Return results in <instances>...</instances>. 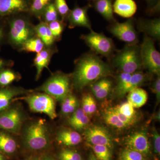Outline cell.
Wrapping results in <instances>:
<instances>
[{
    "instance_id": "cell-1",
    "label": "cell",
    "mask_w": 160,
    "mask_h": 160,
    "mask_svg": "<svg viewBox=\"0 0 160 160\" xmlns=\"http://www.w3.org/2000/svg\"><path fill=\"white\" fill-rule=\"evenodd\" d=\"M112 73L111 67L94 54L88 53L77 61L73 74V82L76 89H82L90 83L106 78Z\"/></svg>"
},
{
    "instance_id": "cell-2",
    "label": "cell",
    "mask_w": 160,
    "mask_h": 160,
    "mask_svg": "<svg viewBox=\"0 0 160 160\" xmlns=\"http://www.w3.org/2000/svg\"><path fill=\"white\" fill-rule=\"evenodd\" d=\"M25 146L32 151H40L47 148L50 143V133L43 120L32 123L26 128L24 135Z\"/></svg>"
},
{
    "instance_id": "cell-3",
    "label": "cell",
    "mask_w": 160,
    "mask_h": 160,
    "mask_svg": "<svg viewBox=\"0 0 160 160\" xmlns=\"http://www.w3.org/2000/svg\"><path fill=\"white\" fill-rule=\"evenodd\" d=\"M113 63L122 72L132 74L143 67L140 48L136 45H128L113 58Z\"/></svg>"
},
{
    "instance_id": "cell-4",
    "label": "cell",
    "mask_w": 160,
    "mask_h": 160,
    "mask_svg": "<svg viewBox=\"0 0 160 160\" xmlns=\"http://www.w3.org/2000/svg\"><path fill=\"white\" fill-rule=\"evenodd\" d=\"M9 26V41L16 48L21 49L26 41L36 34L34 26L25 18H14Z\"/></svg>"
},
{
    "instance_id": "cell-5",
    "label": "cell",
    "mask_w": 160,
    "mask_h": 160,
    "mask_svg": "<svg viewBox=\"0 0 160 160\" xmlns=\"http://www.w3.org/2000/svg\"><path fill=\"white\" fill-rule=\"evenodd\" d=\"M38 90L44 92L54 99L62 101L70 94V78L67 75L56 73L48 79Z\"/></svg>"
},
{
    "instance_id": "cell-6",
    "label": "cell",
    "mask_w": 160,
    "mask_h": 160,
    "mask_svg": "<svg viewBox=\"0 0 160 160\" xmlns=\"http://www.w3.org/2000/svg\"><path fill=\"white\" fill-rule=\"evenodd\" d=\"M143 66L151 73L160 75V54L151 38L146 36L140 48Z\"/></svg>"
},
{
    "instance_id": "cell-7",
    "label": "cell",
    "mask_w": 160,
    "mask_h": 160,
    "mask_svg": "<svg viewBox=\"0 0 160 160\" xmlns=\"http://www.w3.org/2000/svg\"><path fill=\"white\" fill-rule=\"evenodd\" d=\"M82 38L91 49L106 58L111 56L114 51L115 46L112 40L102 33L91 30L90 33L82 35Z\"/></svg>"
},
{
    "instance_id": "cell-8",
    "label": "cell",
    "mask_w": 160,
    "mask_h": 160,
    "mask_svg": "<svg viewBox=\"0 0 160 160\" xmlns=\"http://www.w3.org/2000/svg\"><path fill=\"white\" fill-rule=\"evenodd\" d=\"M25 100L32 111L44 113L51 119L57 117L55 102L49 95L45 93L32 95Z\"/></svg>"
},
{
    "instance_id": "cell-9",
    "label": "cell",
    "mask_w": 160,
    "mask_h": 160,
    "mask_svg": "<svg viewBox=\"0 0 160 160\" xmlns=\"http://www.w3.org/2000/svg\"><path fill=\"white\" fill-rule=\"evenodd\" d=\"M109 31L128 45H136L138 41L133 22L129 19L123 23L115 22L109 26Z\"/></svg>"
},
{
    "instance_id": "cell-10",
    "label": "cell",
    "mask_w": 160,
    "mask_h": 160,
    "mask_svg": "<svg viewBox=\"0 0 160 160\" xmlns=\"http://www.w3.org/2000/svg\"><path fill=\"white\" fill-rule=\"evenodd\" d=\"M84 136L88 144L104 146L112 149L113 142L111 135L104 127L93 126L88 127L85 130Z\"/></svg>"
},
{
    "instance_id": "cell-11",
    "label": "cell",
    "mask_w": 160,
    "mask_h": 160,
    "mask_svg": "<svg viewBox=\"0 0 160 160\" xmlns=\"http://www.w3.org/2000/svg\"><path fill=\"white\" fill-rule=\"evenodd\" d=\"M22 112L17 108L6 109L0 113V129L18 133L22 123Z\"/></svg>"
},
{
    "instance_id": "cell-12",
    "label": "cell",
    "mask_w": 160,
    "mask_h": 160,
    "mask_svg": "<svg viewBox=\"0 0 160 160\" xmlns=\"http://www.w3.org/2000/svg\"><path fill=\"white\" fill-rule=\"evenodd\" d=\"M126 148L138 152L148 156L151 153L150 145L146 132H137L128 136L124 139Z\"/></svg>"
},
{
    "instance_id": "cell-13",
    "label": "cell",
    "mask_w": 160,
    "mask_h": 160,
    "mask_svg": "<svg viewBox=\"0 0 160 160\" xmlns=\"http://www.w3.org/2000/svg\"><path fill=\"white\" fill-rule=\"evenodd\" d=\"M29 5L27 0H0V15H9L27 11Z\"/></svg>"
},
{
    "instance_id": "cell-14",
    "label": "cell",
    "mask_w": 160,
    "mask_h": 160,
    "mask_svg": "<svg viewBox=\"0 0 160 160\" xmlns=\"http://www.w3.org/2000/svg\"><path fill=\"white\" fill-rule=\"evenodd\" d=\"M68 20L69 28L79 26L86 27L92 30L91 24L87 16V10L85 8L75 7L69 12Z\"/></svg>"
},
{
    "instance_id": "cell-15",
    "label": "cell",
    "mask_w": 160,
    "mask_h": 160,
    "mask_svg": "<svg viewBox=\"0 0 160 160\" xmlns=\"http://www.w3.org/2000/svg\"><path fill=\"white\" fill-rule=\"evenodd\" d=\"M112 6L113 12L123 18H131L137 10L134 0H116Z\"/></svg>"
},
{
    "instance_id": "cell-16",
    "label": "cell",
    "mask_w": 160,
    "mask_h": 160,
    "mask_svg": "<svg viewBox=\"0 0 160 160\" xmlns=\"http://www.w3.org/2000/svg\"><path fill=\"white\" fill-rule=\"evenodd\" d=\"M56 139L60 145L72 146L78 145L82 139L81 135L75 130L64 129L58 133Z\"/></svg>"
},
{
    "instance_id": "cell-17",
    "label": "cell",
    "mask_w": 160,
    "mask_h": 160,
    "mask_svg": "<svg viewBox=\"0 0 160 160\" xmlns=\"http://www.w3.org/2000/svg\"><path fill=\"white\" fill-rule=\"evenodd\" d=\"M138 29L146 33L147 36L159 40L160 21L159 19L140 21L138 24Z\"/></svg>"
},
{
    "instance_id": "cell-18",
    "label": "cell",
    "mask_w": 160,
    "mask_h": 160,
    "mask_svg": "<svg viewBox=\"0 0 160 160\" xmlns=\"http://www.w3.org/2000/svg\"><path fill=\"white\" fill-rule=\"evenodd\" d=\"M50 49H44L42 51L37 53L33 63L36 68L37 73L36 79L39 78L43 69L47 68L53 52Z\"/></svg>"
},
{
    "instance_id": "cell-19",
    "label": "cell",
    "mask_w": 160,
    "mask_h": 160,
    "mask_svg": "<svg viewBox=\"0 0 160 160\" xmlns=\"http://www.w3.org/2000/svg\"><path fill=\"white\" fill-rule=\"evenodd\" d=\"M20 88H9L0 90V112L8 109L15 98L25 93Z\"/></svg>"
},
{
    "instance_id": "cell-20",
    "label": "cell",
    "mask_w": 160,
    "mask_h": 160,
    "mask_svg": "<svg viewBox=\"0 0 160 160\" xmlns=\"http://www.w3.org/2000/svg\"><path fill=\"white\" fill-rule=\"evenodd\" d=\"M72 113L68 121L69 125L75 130H81L86 128L90 122L89 116L81 108L78 109Z\"/></svg>"
},
{
    "instance_id": "cell-21",
    "label": "cell",
    "mask_w": 160,
    "mask_h": 160,
    "mask_svg": "<svg viewBox=\"0 0 160 160\" xmlns=\"http://www.w3.org/2000/svg\"><path fill=\"white\" fill-rule=\"evenodd\" d=\"M146 74L142 72H136L131 75V78L126 86L119 95V97H122L127 93L136 88L139 87L147 79Z\"/></svg>"
},
{
    "instance_id": "cell-22",
    "label": "cell",
    "mask_w": 160,
    "mask_h": 160,
    "mask_svg": "<svg viewBox=\"0 0 160 160\" xmlns=\"http://www.w3.org/2000/svg\"><path fill=\"white\" fill-rule=\"evenodd\" d=\"M127 99L134 108H141L147 102L148 94L146 90L138 87L128 93Z\"/></svg>"
},
{
    "instance_id": "cell-23",
    "label": "cell",
    "mask_w": 160,
    "mask_h": 160,
    "mask_svg": "<svg viewBox=\"0 0 160 160\" xmlns=\"http://www.w3.org/2000/svg\"><path fill=\"white\" fill-rule=\"evenodd\" d=\"M34 29L36 34L42 40L45 46L49 47L53 44L55 39L47 23L41 22L37 26H34Z\"/></svg>"
},
{
    "instance_id": "cell-24",
    "label": "cell",
    "mask_w": 160,
    "mask_h": 160,
    "mask_svg": "<svg viewBox=\"0 0 160 160\" xmlns=\"http://www.w3.org/2000/svg\"><path fill=\"white\" fill-rule=\"evenodd\" d=\"M17 145L15 140L8 133L0 132V150L7 154H12L16 151Z\"/></svg>"
},
{
    "instance_id": "cell-25",
    "label": "cell",
    "mask_w": 160,
    "mask_h": 160,
    "mask_svg": "<svg viewBox=\"0 0 160 160\" xmlns=\"http://www.w3.org/2000/svg\"><path fill=\"white\" fill-rule=\"evenodd\" d=\"M103 118L105 122L112 128L122 130L129 128L127 125L120 120L117 115L111 108L105 112Z\"/></svg>"
},
{
    "instance_id": "cell-26",
    "label": "cell",
    "mask_w": 160,
    "mask_h": 160,
    "mask_svg": "<svg viewBox=\"0 0 160 160\" xmlns=\"http://www.w3.org/2000/svg\"><path fill=\"white\" fill-rule=\"evenodd\" d=\"M98 12L108 21H113V6L111 0H98L95 4Z\"/></svg>"
},
{
    "instance_id": "cell-27",
    "label": "cell",
    "mask_w": 160,
    "mask_h": 160,
    "mask_svg": "<svg viewBox=\"0 0 160 160\" xmlns=\"http://www.w3.org/2000/svg\"><path fill=\"white\" fill-rule=\"evenodd\" d=\"M45 44L40 38L34 36L26 41L20 49L26 52L37 53L42 51L45 48Z\"/></svg>"
},
{
    "instance_id": "cell-28",
    "label": "cell",
    "mask_w": 160,
    "mask_h": 160,
    "mask_svg": "<svg viewBox=\"0 0 160 160\" xmlns=\"http://www.w3.org/2000/svg\"><path fill=\"white\" fill-rule=\"evenodd\" d=\"M61 111L65 115L73 113L77 109L78 102L73 95L69 94L62 100Z\"/></svg>"
},
{
    "instance_id": "cell-29",
    "label": "cell",
    "mask_w": 160,
    "mask_h": 160,
    "mask_svg": "<svg viewBox=\"0 0 160 160\" xmlns=\"http://www.w3.org/2000/svg\"><path fill=\"white\" fill-rule=\"evenodd\" d=\"M120 113L131 119L138 121V116L135 108L129 102H125L114 107Z\"/></svg>"
},
{
    "instance_id": "cell-30",
    "label": "cell",
    "mask_w": 160,
    "mask_h": 160,
    "mask_svg": "<svg viewBox=\"0 0 160 160\" xmlns=\"http://www.w3.org/2000/svg\"><path fill=\"white\" fill-rule=\"evenodd\" d=\"M93 150L94 155L99 160H111V149L104 146L88 144Z\"/></svg>"
},
{
    "instance_id": "cell-31",
    "label": "cell",
    "mask_w": 160,
    "mask_h": 160,
    "mask_svg": "<svg viewBox=\"0 0 160 160\" xmlns=\"http://www.w3.org/2000/svg\"><path fill=\"white\" fill-rule=\"evenodd\" d=\"M119 158V160H147L146 156L126 147L120 152Z\"/></svg>"
},
{
    "instance_id": "cell-32",
    "label": "cell",
    "mask_w": 160,
    "mask_h": 160,
    "mask_svg": "<svg viewBox=\"0 0 160 160\" xmlns=\"http://www.w3.org/2000/svg\"><path fill=\"white\" fill-rule=\"evenodd\" d=\"M51 0H33L30 9L33 14L38 17L42 15L46 7L50 3Z\"/></svg>"
},
{
    "instance_id": "cell-33",
    "label": "cell",
    "mask_w": 160,
    "mask_h": 160,
    "mask_svg": "<svg viewBox=\"0 0 160 160\" xmlns=\"http://www.w3.org/2000/svg\"><path fill=\"white\" fill-rule=\"evenodd\" d=\"M18 78L14 72L6 69L0 72V86H6L10 85Z\"/></svg>"
},
{
    "instance_id": "cell-34",
    "label": "cell",
    "mask_w": 160,
    "mask_h": 160,
    "mask_svg": "<svg viewBox=\"0 0 160 160\" xmlns=\"http://www.w3.org/2000/svg\"><path fill=\"white\" fill-rule=\"evenodd\" d=\"M58 13L54 3H49L43 12L42 15L45 22L48 23L58 20Z\"/></svg>"
},
{
    "instance_id": "cell-35",
    "label": "cell",
    "mask_w": 160,
    "mask_h": 160,
    "mask_svg": "<svg viewBox=\"0 0 160 160\" xmlns=\"http://www.w3.org/2000/svg\"><path fill=\"white\" fill-rule=\"evenodd\" d=\"M58 158L59 160H83L82 156L78 152L69 149L61 150Z\"/></svg>"
},
{
    "instance_id": "cell-36",
    "label": "cell",
    "mask_w": 160,
    "mask_h": 160,
    "mask_svg": "<svg viewBox=\"0 0 160 160\" xmlns=\"http://www.w3.org/2000/svg\"><path fill=\"white\" fill-rule=\"evenodd\" d=\"M48 24L55 39H59L64 29V24L62 21L56 20Z\"/></svg>"
},
{
    "instance_id": "cell-37",
    "label": "cell",
    "mask_w": 160,
    "mask_h": 160,
    "mask_svg": "<svg viewBox=\"0 0 160 160\" xmlns=\"http://www.w3.org/2000/svg\"><path fill=\"white\" fill-rule=\"evenodd\" d=\"M131 74L122 72L118 77V82L115 89V93L118 96L120 92L130 80Z\"/></svg>"
},
{
    "instance_id": "cell-38",
    "label": "cell",
    "mask_w": 160,
    "mask_h": 160,
    "mask_svg": "<svg viewBox=\"0 0 160 160\" xmlns=\"http://www.w3.org/2000/svg\"><path fill=\"white\" fill-rule=\"evenodd\" d=\"M54 4L58 13L63 18L69 13V9L66 0H55Z\"/></svg>"
},
{
    "instance_id": "cell-39",
    "label": "cell",
    "mask_w": 160,
    "mask_h": 160,
    "mask_svg": "<svg viewBox=\"0 0 160 160\" xmlns=\"http://www.w3.org/2000/svg\"><path fill=\"white\" fill-rule=\"evenodd\" d=\"M112 82L111 81H109L102 88L94 93L95 96L98 99H103L106 98L109 95L111 91L112 87Z\"/></svg>"
},
{
    "instance_id": "cell-40",
    "label": "cell",
    "mask_w": 160,
    "mask_h": 160,
    "mask_svg": "<svg viewBox=\"0 0 160 160\" xmlns=\"http://www.w3.org/2000/svg\"><path fill=\"white\" fill-rule=\"evenodd\" d=\"M110 80L106 78H102L98 80L95 82L93 83L91 86V90L93 94L97 92L103 86H105L107 83L109 82Z\"/></svg>"
},
{
    "instance_id": "cell-41",
    "label": "cell",
    "mask_w": 160,
    "mask_h": 160,
    "mask_svg": "<svg viewBox=\"0 0 160 160\" xmlns=\"http://www.w3.org/2000/svg\"><path fill=\"white\" fill-rule=\"evenodd\" d=\"M153 137V147L154 152L158 155L160 154V136L157 130L154 129L152 132Z\"/></svg>"
},
{
    "instance_id": "cell-42",
    "label": "cell",
    "mask_w": 160,
    "mask_h": 160,
    "mask_svg": "<svg viewBox=\"0 0 160 160\" xmlns=\"http://www.w3.org/2000/svg\"><path fill=\"white\" fill-rule=\"evenodd\" d=\"M153 92L156 95L158 103L159 102L160 99V75L158 76L157 78L155 81L152 87Z\"/></svg>"
},
{
    "instance_id": "cell-43",
    "label": "cell",
    "mask_w": 160,
    "mask_h": 160,
    "mask_svg": "<svg viewBox=\"0 0 160 160\" xmlns=\"http://www.w3.org/2000/svg\"><path fill=\"white\" fill-rule=\"evenodd\" d=\"M89 104V116L93 114L97 110V104L95 100L92 96L88 94Z\"/></svg>"
},
{
    "instance_id": "cell-44",
    "label": "cell",
    "mask_w": 160,
    "mask_h": 160,
    "mask_svg": "<svg viewBox=\"0 0 160 160\" xmlns=\"http://www.w3.org/2000/svg\"><path fill=\"white\" fill-rule=\"evenodd\" d=\"M82 109L86 114L89 116V104L88 94H86L83 97L82 100Z\"/></svg>"
},
{
    "instance_id": "cell-45",
    "label": "cell",
    "mask_w": 160,
    "mask_h": 160,
    "mask_svg": "<svg viewBox=\"0 0 160 160\" xmlns=\"http://www.w3.org/2000/svg\"><path fill=\"white\" fill-rule=\"evenodd\" d=\"M38 160H56L53 158L52 157L48 155H44L42 156Z\"/></svg>"
},
{
    "instance_id": "cell-46",
    "label": "cell",
    "mask_w": 160,
    "mask_h": 160,
    "mask_svg": "<svg viewBox=\"0 0 160 160\" xmlns=\"http://www.w3.org/2000/svg\"><path fill=\"white\" fill-rule=\"evenodd\" d=\"M89 160H99L94 155V154L93 153H91L90 154H89Z\"/></svg>"
},
{
    "instance_id": "cell-47",
    "label": "cell",
    "mask_w": 160,
    "mask_h": 160,
    "mask_svg": "<svg viewBox=\"0 0 160 160\" xmlns=\"http://www.w3.org/2000/svg\"><path fill=\"white\" fill-rule=\"evenodd\" d=\"M5 64H6V63H5V61L2 59H0V69L2 68V67L5 66Z\"/></svg>"
},
{
    "instance_id": "cell-48",
    "label": "cell",
    "mask_w": 160,
    "mask_h": 160,
    "mask_svg": "<svg viewBox=\"0 0 160 160\" xmlns=\"http://www.w3.org/2000/svg\"><path fill=\"white\" fill-rule=\"evenodd\" d=\"M3 30L2 28L0 27V42H1V40H2L3 38Z\"/></svg>"
},
{
    "instance_id": "cell-49",
    "label": "cell",
    "mask_w": 160,
    "mask_h": 160,
    "mask_svg": "<svg viewBox=\"0 0 160 160\" xmlns=\"http://www.w3.org/2000/svg\"><path fill=\"white\" fill-rule=\"evenodd\" d=\"M0 160H6L5 157L0 153Z\"/></svg>"
},
{
    "instance_id": "cell-50",
    "label": "cell",
    "mask_w": 160,
    "mask_h": 160,
    "mask_svg": "<svg viewBox=\"0 0 160 160\" xmlns=\"http://www.w3.org/2000/svg\"><path fill=\"white\" fill-rule=\"evenodd\" d=\"M26 160H38V159H35L34 158H29Z\"/></svg>"
}]
</instances>
